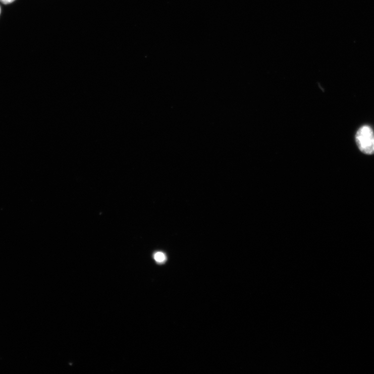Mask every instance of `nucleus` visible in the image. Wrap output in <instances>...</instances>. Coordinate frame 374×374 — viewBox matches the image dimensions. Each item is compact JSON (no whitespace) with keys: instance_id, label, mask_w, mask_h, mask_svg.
<instances>
[{"instance_id":"obj_1","label":"nucleus","mask_w":374,"mask_h":374,"mask_svg":"<svg viewBox=\"0 0 374 374\" xmlns=\"http://www.w3.org/2000/svg\"><path fill=\"white\" fill-rule=\"evenodd\" d=\"M356 144L363 153L374 154V131L367 125L361 127L355 136Z\"/></svg>"},{"instance_id":"obj_4","label":"nucleus","mask_w":374,"mask_h":374,"mask_svg":"<svg viewBox=\"0 0 374 374\" xmlns=\"http://www.w3.org/2000/svg\"><path fill=\"white\" fill-rule=\"evenodd\" d=\"M0 14H1V8H0Z\"/></svg>"},{"instance_id":"obj_2","label":"nucleus","mask_w":374,"mask_h":374,"mask_svg":"<svg viewBox=\"0 0 374 374\" xmlns=\"http://www.w3.org/2000/svg\"><path fill=\"white\" fill-rule=\"evenodd\" d=\"M154 259L158 263H163L166 261L167 256L164 253L158 252L154 254Z\"/></svg>"},{"instance_id":"obj_3","label":"nucleus","mask_w":374,"mask_h":374,"mask_svg":"<svg viewBox=\"0 0 374 374\" xmlns=\"http://www.w3.org/2000/svg\"><path fill=\"white\" fill-rule=\"evenodd\" d=\"M15 0H0L4 4H10L14 2Z\"/></svg>"}]
</instances>
